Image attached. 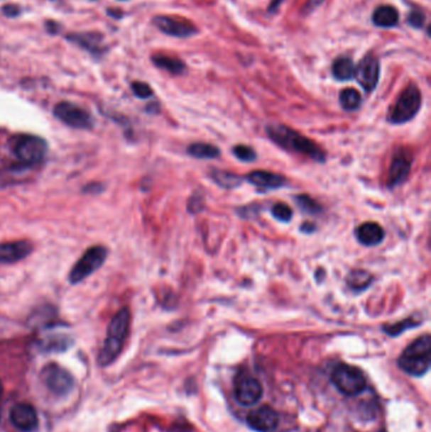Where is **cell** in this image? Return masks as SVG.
Wrapping results in <instances>:
<instances>
[{
    "label": "cell",
    "mask_w": 431,
    "mask_h": 432,
    "mask_svg": "<svg viewBox=\"0 0 431 432\" xmlns=\"http://www.w3.org/2000/svg\"><path fill=\"white\" fill-rule=\"evenodd\" d=\"M40 378L52 393L64 396L72 389L74 380L66 369L58 364H48L40 372Z\"/></svg>",
    "instance_id": "obj_9"
},
{
    "label": "cell",
    "mask_w": 431,
    "mask_h": 432,
    "mask_svg": "<svg viewBox=\"0 0 431 432\" xmlns=\"http://www.w3.org/2000/svg\"><path fill=\"white\" fill-rule=\"evenodd\" d=\"M419 325L420 321H414V319L410 317V319H406V320H403L401 323H393V325H390V326H385L383 330H385L387 334L391 335V336H397V335L403 334L405 330L416 328Z\"/></svg>",
    "instance_id": "obj_28"
},
{
    "label": "cell",
    "mask_w": 431,
    "mask_h": 432,
    "mask_svg": "<svg viewBox=\"0 0 431 432\" xmlns=\"http://www.w3.org/2000/svg\"><path fill=\"white\" fill-rule=\"evenodd\" d=\"M398 12L391 6H382L373 13V23L381 28H391L398 23Z\"/></svg>",
    "instance_id": "obj_19"
},
{
    "label": "cell",
    "mask_w": 431,
    "mask_h": 432,
    "mask_svg": "<svg viewBox=\"0 0 431 432\" xmlns=\"http://www.w3.org/2000/svg\"><path fill=\"white\" fill-rule=\"evenodd\" d=\"M129 326H131V312L127 307H124L111 319L108 326L107 339L104 341L102 352L99 354L98 362L102 367H108L110 364L114 363L115 359L119 357L129 333Z\"/></svg>",
    "instance_id": "obj_2"
},
{
    "label": "cell",
    "mask_w": 431,
    "mask_h": 432,
    "mask_svg": "<svg viewBox=\"0 0 431 432\" xmlns=\"http://www.w3.org/2000/svg\"><path fill=\"white\" fill-rule=\"evenodd\" d=\"M332 380L334 386L344 393L345 396H356L364 391L366 388V377L361 369L349 365V364H339L334 368L332 373Z\"/></svg>",
    "instance_id": "obj_4"
},
{
    "label": "cell",
    "mask_w": 431,
    "mask_h": 432,
    "mask_svg": "<svg viewBox=\"0 0 431 432\" xmlns=\"http://www.w3.org/2000/svg\"><path fill=\"white\" fill-rule=\"evenodd\" d=\"M187 153L199 160H214L220 156V150L213 144L194 143L187 148Z\"/></svg>",
    "instance_id": "obj_23"
},
{
    "label": "cell",
    "mask_w": 431,
    "mask_h": 432,
    "mask_svg": "<svg viewBox=\"0 0 431 432\" xmlns=\"http://www.w3.org/2000/svg\"><path fill=\"white\" fill-rule=\"evenodd\" d=\"M266 131L268 137L282 148L304 155L320 163L325 162V152L315 142L306 138L305 135L291 128L282 124H271L266 128Z\"/></svg>",
    "instance_id": "obj_1"
},
{
    "label": "cell",
    "mask_w": 431,
    "mask_h": 432,
    "mask_svg": "<svg viewBox=\"0 0 431 432\" xmlns=\"http://www.w3.org/2000/svg\"><path fill=\"white\" fill-rule=\"evenodd\" d=\"M11 421L18 430L23 432L35 431L38 426V415L33 406L18 404L11 409Z\"/></svg>",
    "instance_id": "obj_14"
},
{
    "label": "cell",
    "mask_w": 431,
    "mask_h": 432,
    "mask_svg": "<svg viewBox=\"0 0 431 432\" xmlns=\"http://www.w3.org/2000/svg\"><path fill=\"white\" fill-rule=\"evenodd\" d=\"M358 242L366 245V247H376L385 239V231L380 224L377 223H364L359 225L356 231Z\"/></svg>",
    "instance_id": "obj_18"
},
{
    "label": "cell",
    "mask_w": 431,
    "mask_h": 432,
    "mask_svg": "<svg viewBox=\"0 0 431 432\" xmlns=\"http://www.w3.org/2000/svg\"><path fill=\"white\" fill-rule=\"evenodd\" d=\"M3 396V384H1V382H0V398Z\"/></svg>",
    "instance_id": "obj_38"
},
{
    "label": "cell",
    "mask_w": 431,
    "mask_h": 432,
    "mask_svg": "<svg viewBox=\"0 0 431 432\" xmlns=\"http://www.w3.org/2000/svg\"><path fill=\"white\" fill-rule=\"evenodd\" d=\"M53 114L58 121L75 129H92L94 126V119L87 110L67 101L56 105Z\"/></svg>",
    "instance_id": "obj_8"
},
{
    "label": "cell",
    "mask_w": 431,
    "mask_h": 432,
    "mask_svg": "<svg viewBox=\"0 0 431 432\" xmlns=\"http://www.w3.org/2000/svg\"><path fill=\"white\" fill-rule=\"evenodd\" d=\"M356 66L351 58L339 57L333 64V75L337 80L348 81L354 77Z\"/></svg>",
    "instance_id": "obj_22"
},
{
    "label": "cell",
    "mask_w": 431,
    "mask_h": 432,
    "mask_svg": "<svg viewBox=\"0 0 431 432\" xmlns=\"http://www.w3.org/2000/svg\"><path fill=\"white\" fill-rule=\"evenodd\" d=\"M1 11H3V14H4V16L9 18L17 17L18 14L21 13V9H19L17 6H13V4L3 6Z\"/></svg>",
    "instance_id": "obj_34"
},
{
    "label": "cell",
    "mask_w": 431,
    "mask_h": 432,
    "mask_svg": "<svg viewBox=\"0 0 431 432\" xmlns=\"http://www.w3.org/2000/svg\"><path fill=\"white\" fill-rule=\"evenodd\" d=\"M202 209H204V197L202 195H192L187 204V210L191 214H197L200 213Z\"/></svg>",
    "instance_id": "obj_33"
},
{
    "label": "cell",
    "mask_w": 431,
    "mask_h": 432,
    "mask_svg": "<svg viewBox=\"0 0 431 432\" xmlns=\"http://www.w3.org/2000/svg\"><path fill=\"white\" fill-rule=\"evenodd\" d=\"M152 61L157 67L165 70L173 75H181V74H184L185 69H186L182 61H180L178 58L168 57L165 55H156L152 57Z\"/></svg>",
    "instance_id": "obj_21"
},
{
    "label": "cell",
    "mask_w": 431,
    "mask_h": 432,
    "mask_svg": "<svg viewBox=\"0 0 431 432\" xmlns=\"http://www.w3.org/2000/svg\"><path fill=\"white\" fill-rule=\"evenodd\" d=\"M132 90L136 94V96H138L139 99H148L153 95L150 85H147L146 82H141V81L133 82Z\"/></svg>",
    "instance_id": "obj_32"
},
{
    "label": "cell",
    "mask_w": 431,
    "mask_h": 432,
    "mask_svg": "<svg viewBox=\"0 0 431 432\" xmlns=\"http://www.w3.org/2000/svg\"><path fill=\"white\" fill-rule=\"evenodd\" d=\"M411 167H413V155L403 148L398 150L391 162L387 186L390 189H393L398 184H403V181L408 179Z\"/></svg>",
    "instance_id": "obj_13"
},
{
    "label": "cell",
    "mask_w": 431,
    "mask_h": 432,
    "mask_svg": "<svg viewBox=\"0 0 431 432\" xmlns=\"http://www.w3.org/2000/svg\"><path fill=\"white\" fill-rule=\"evenodd\" d=\"M108 252L104 247L97 245L87 249L80 260L74 265V268L70 272V283L76 284L87 279V277L92 275L94 272L98 271L99 268L104 265L107 260Z\"/></svg>",
    "instance_id": "obj_6"
},
{
    "label": "cell",
    "mask_w": 431,
    "mask_h": 432,
    "mask_svg": "<svg viewBox=\"0 0 431 432\" xmlns=\"http://www.w3.org/2000/svg\"><path fill=\"white\" fill-rule=\"evenodd\" d=\"M234 156L243 162H253L257 160V153L252 147H248L244 144H238L233 148Z\"/></svg>",
    "instance_id": "obj_30"
},
{
    "label": "cell",
    "mask_w": 431,
    "mask_h": 432,
    "mask_svg": "<svg viewBox=\"0 0 431 432\" xmlns=\"http://www.w3.org/2000/svg\"><path fill=\"white\" fill-rule=\"evenodd\" d=\"M212 179L222 187L224 189H236L241 184V179L234 173L214 170L212 172Z\"/></svg>",
    "instance_id": "obj_26"
},
{
    "label": "cell",
    "mask_w": 431,
    "mask_h": 432,
    "mask_svg": "<svg viewBox=\"0 0 431 432\" xmlns=\"http://www.w3.org/2000/svg\"><path fill=\"white\" fill-rule=\"evenodd\" d=\"M234 393H236V401L241 406H252L258 402L262 398V384L259 380L249 375H238L234 386Z\"/></svg>",
    "instance_id": "obj_10"
},
{
    "label": "cell",
    "mask_w": 431,
    "mask_h": 432,
    "mask_svg": "<svg viewBox=\"0 0 431 432\" xmlns=\"http://www.w3.org/2000/svg\"><path fill=\"white\" fill-rule=\"evenodd\" d=\"M33 247L27 240L3 243L0 244V263L11 265L27 258L32 253Z\"/></svg>",
    "instance_id": "obj_16"
},
{
    "label": "cell",
    "mask_w": 431,
    "mask_h": 432,
    "mask_svg": "<svg viewBox=\"0 0 431 432\" xmlns=\"http://www.w3.org/2000/svg\"><path fill=\"white\" fill-rule=\"evenodd\" d=\"M431 363V338L430 335H424L403 350L398 359V365L408 375H425L430 369Z\"/></svg>",
    "instance_id": "obj_3"
},
{
    "label": "cell",
    "mask_w": 431,
    "mask_h": 432,
    "mask_svg": "<svg viewBox=\"0 0 431 432\" xmlns=\"http://www.w3.org/2000/svg\"><path fill=\"white\" fill-rule=\"evenodd\" d=\"M70 40H74L87 51L95 53L102 51V37L95 33H81V35H69Z\"/></svg>",
    "instance_id": "obj_24"
},
{
    "label": "cell",
    "mask_w": 431,
    "mask_h": 432,
    "mask_svg": "<svg viewBox=\"0 0 431 432\" xmlns=\"http://www.w3.org/2000/svg\"><path fill=\"white\" fill-rule=\"evenodd\" d=\"M339 103L343 109L347 111H353V110L358 109L362 104V96L356 89L348 87L340 92Z\"/></svg>",
    "instance_id": "obj_25"
},
{
    "label": "cell",
    "mask_w": 431,
    "mask_h": 432,
    "mask_svg": "<svg viewBox=\"0 0 431 432\" xmlns=\"http://www.w3.org/2000/svg\"><path fill=\"white\" fill-rule=\"evenodd\" d=\"M425 14L420 9H413L411 12L408 13V22L411 27H414L416 29H421L425 24Z\"/></svg>",
    "instance_id": "obj_31"
},
{
    "label": "cell",
    "mask_w": 431,
    "mask_h": 432,
    "mask_svg": "<svg viewBox=\"0 0 431 432\" xmlns=\"http://www.w3.org/2000/svg\"><path fill=\"white\" fill-rule=\"evenodd\" d=\"M47 150L48 145L46 140L36 135H24L14 147V153L18 160L26 165L40 163L46 157Z\"/></svg>",
    "instance_id": "obj_7"
},
{
    "label": "cell",
    "mask_w": 431,
    "mask_h": 432,
    "mask_svg": "<svg viewBox=\"0 0 431 432\" xmlns=\"http://www.w3.org/2000/svg\"><path fill=\"white\" fill-rule=\"evenodd\" d=\"M286 0H271L270 6H268V13L273 14V13L278 12L280 6L285 3Z\"/></svg>",
    "instance_id": "obj_36"
},
{
    "label": "cell",
    "mask_w": 431,
    "mask_h": 432,
    "mask_svg": "<svg viewBox=\"0 0 431 432\" xmlns=\"http://www.w3.org/2000/svg\"><path fill=\"white\" fill-rule=\"evenodd\" d=\"M373 282V277L364 270H353L347 277L348 287L356 294L366 291Z\"/></svg>",
    "instance_id": "obj_20"
},
{
    "label": "cell",
    "mask_w": 431,
    "mask_h": 432,
    "mask_svg": "<svg viewBox=\"0 0 431 432\" xmlns=\"http://www.w3.org/2000/svg\"><path fill=\"white\" fill-rule=\"evenodd\" d=\"M249 184L257 186L259 189H267V190H275L281 189L285 184H288V179H285L281 175L268 172V171H253L248 173L247 177Z\"/></svg>",
    "instance_id": "obj_17"
},
{
    "label": "cell",
    "mask_w": 431,
    "mask_h": 432,
    "mask_svg": "<svg viewBox=\"0 0 431 432\" xmlns=\"http://www.w3.org/2000/svg\"><path fill=\"white\" fill-rule=\"evenodd\" d=\"M315 224H309V223H305L302 226H301V231L302 233H306V234H310L312 231H315Z\"/></svg>",
    "instance_id": "obj_37"
},
{
    "label": "cell",
    "mask_w": 431,
    "mask_h": 432,
    "mask_svg": "<svg viewBox=\"0 0 431 432\" xmlns=\"http://www.w3.org/2000/svg\"><path fill=\"white\" fill-rule=\"evenodd\" d=\"M295 201L305 214L309 215H317L322 213V206L317 204V200H314L312 197L307 195H299L295 199Z\"/></svg>",
    "instance_id": "obj_27"
},
{
    "label": "cell",
    "mask_w": 431,
    "mask_h": 432,
    "mask_svg": "<svg viewBox=\"0 0 431 432\" xmlns=\"http://www.w3.org/2000/svg\"><path fill=\"white\" fill-rule=\"evenodd\" d=\"M420 106H421V92L419 87L415 84H410L400 95L388 121H391L392 124H405L419 113Z\"/></svg>",
    "instance_id": "obj_5"
},
{
    "label": "cell",
    "mask_w": 431,
    "mask_h": 432,
    "mask_svg": "<svg viewBox=\"0 0 431 432\" xmlns=\"http://www.w3.org/2000/svg\"><path fill=\"white\" fill-rule=\"evenodd\" d=\"M271 213H272L275 219L282 221V223H288L293 219V209L290 208L286 204H283V202L273 205Z\"/></svg>",
    "instance_id": "obj_29"
},
{
    "label": "cell",
    "mask_w": 431,
    "mask_h": 432,
    "mask_svg": "<svg viewBox=\"0 0 431 432\" xmlns=\"http://www.w3.org/2000/svg\"><path fill=\"white\" fill-rule=\"evenodd\" d=\"M156 27L163 33L178 38H189L197 33V28L190 21H186L184 18L167 17L160 16L153 19Z\"/></svg>",
    "instance_id": "obj_11"
},
{
    "label": "cell",
    "mask_w": 431,
    "mask_h": 432,
    "mask_svg": "<svg viewBox=\"0 0 431 432\" xmlns=\"http://www.w3.org/2000/svg\"><path fill=\"white\" fill-rule=\"evenodd\" d=\"M322 3H324V0H307L304 6L305 14H307V13L315 11L317 6H322Z\"/></svg>",
    "instance_id": "obj_35"
},
{
    "label": "cell",
    "mask_w": 431,
    "mask_h": 432,
    "mask_svg": "<svg viewBox=\"0 0 431 432\" xmlns=\"http://www.w3.org/2000/svg\"><path fill=\"white\" fill-rule=\"evenodd\" d=\"M249 426L258 432H272L278 425V414L268 406L252 411L247 417Z\"/></svg>",
    "instance_id": "obj_15"
},
{
    "label": "cell",
    "mask_w": 431,
    "mask_h": 432,
    "mask_svg": "<svg viewBox=\"0 0 431 432\" xmlns=\"http://www.w3.org/2000/svg\"><path fill=\"white\" fill-rule=\"evenodd\" d=\"M354 77L367 92H373L380 80V62L373 55H367L356 67Z\"/></svg>",
    "instance_id": "obj_12"
}]
</instances>
